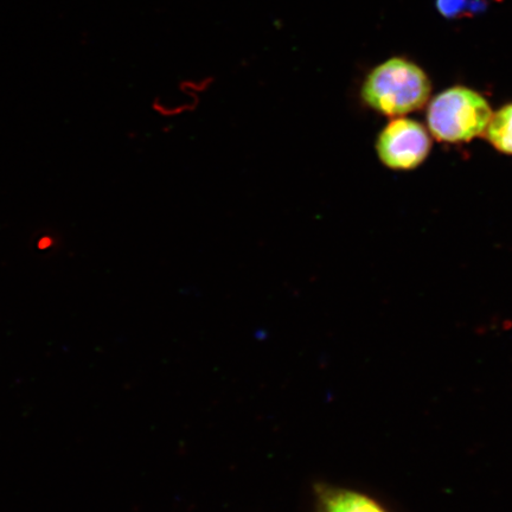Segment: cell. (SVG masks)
Masks as SVG:
<instances>
[{"mask_svg":"<svg viewBox=\"0 0 512 512\" xmlns=\"http://www.w3.org/2000/svg\"><path fill=\"white\" fill-rule=\"evenodd\" d=\"M433 137L427 126L408 117L393 118L377 134L375 151L392 171H413L430 157Z\"/></svg>","mask_w":512,"mask_h":512,"instance_id":"cell-3","label":"cell"},{"mask_svg":"<svg viewBox=\"0 0 512 512\" xmlns=\"http://www.w3.org/2000/svg\"><path fill=\"white\" fill-rule=\"evenodd\" d=\"M431 95L430 76L405 57H392L377 64L362 81L360 91L369 110L390 119L421 111Z\"/></svg>","mask_w":512,"mask_h":512,"instance_id":"cell-1","label":"cell"},{"mask_svg":"<svg viewBox=\"0 0 512 512\" xmlns=\"http://www.w3.org/2000/svg\"><path fill=\"white\" fill-rule=\"evenodd\" d=\"M490 102L482 93L466 86H453L431 98L426 123L441 144H469L483 138L490 123Z\"/></svg>","mask_w":512,"mask_h":512,"instance_id":"cell-2","label":"cell"},{"mask_svg":"<svg viewBox=\"0 0 512 512\" xmlns=\"http://www.w3.org/2000/svg\"><path fill=\"white\" fill-rule=\"evenodd\" d=\"M467 3V0H437V8L444 17L454 18L462 14Z\"/></svg>","mask_w":512,"mask_h":512,"instance_id":"cell-6","label":"cell"},{"mask_svg":"<svg viewBox=\"0 0 512 512\" xmlns=\"http://www.w3.org/2000/svg\"><path fill=\"white\" fill-rule=\"evenodd\" d=\"M483 138L497 152L512 157V102L494 111Z\"/></svg>","mask_w":512,"mask_h":512,"instance_id":"cell-5","label":"cell"},{"mask_svg":"<svg viewBox=\"0 0 512 512\" xmlns=\"http://www.w3.org/2000/svg\"><path fill=\"white\" fill-rule=\"evenodd\" d=\"M313 494L316 512H390L374 497L342 486L317 483Z\"/></svg>","mask_w":512,"mask_h":512,"instance_id":"cell-4","label":"cell"}]
</instances>
